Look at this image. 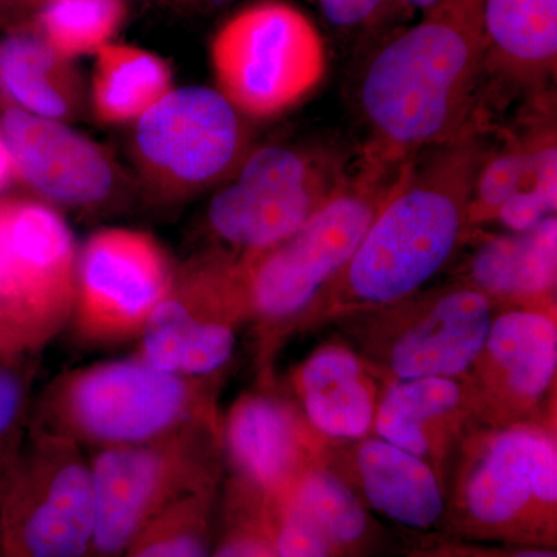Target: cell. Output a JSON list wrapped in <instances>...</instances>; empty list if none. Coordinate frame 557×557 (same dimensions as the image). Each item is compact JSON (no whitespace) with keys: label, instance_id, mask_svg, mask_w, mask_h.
Instances as JSON below:
<instances>
[{"label":"cell","instance_id":"obj_18","mask_svg":"<svg viewBox=\"0 0 557 557\" xmlns=\"http://www.w3.org/2000/svg\"><path fill=\"white\" fill-rule=\"evenodd\" d=\"M557 282V218L523 231L490 234L469 258L461 284L491 302L552 306Z\"/></svg>","mask_w":557,"mask_h":557},{"label":"cell","instance_id":"obj_35","mask_svg":"<svg viewBox=\"0 0 557 557\" xmlns=\"http://www.w3.org/2000/svg\"><path fill=\"white\" fill-rule=\"evenodd\" d=\"M14 180H16V171H14L13 157H11L5 139L0 135V193L9 188Z\"/></svg>","mask_w":557,"mask_h":557},{"label":"cell","instance_id":"obj_8","mask_svg":"<svg viewBox=\"0 0 557 557\" xmlns=\"http://www.w3.org/2000/svg\"><path fill=\"white\" fill-rule=\"evenodd\" d=\"M252 148L251 121L207 86L174 87L135 121L131 139L139 183L166 203L219 188Z\"/></svg>","mask_w":557,"mask_h":557},{"label":"cell","instance_id":"obj_21","mask_svg":"<svg viewBox=\"0 0 557 557\" xmlns=\"http://www.w3.org/2000/svg\"><path fill=\"white\" fill-rule=\"evenodd\" d=\"M552 309L522 306L494 314L480 355L504 391L520 403L539 401L555 381L557 325Z\"/></svg>","mask_w":557,"mask_h":557},{"label":"cell","instance_id":"obj_6","mask_svg":"<svg viewBox=\"0 0 557 557\" xmlns=\"http://www.w3.org/2000/svg\"><path fill=\"white\" fill-rule=\"evenodd\" d=\"M355 164L321 143L255 146L209 201V230L240 255L273 247L344 188Z\"/></svg>","mask_w":557,"mask_h":557},{"label":"cell","instance_id":"obj_1","mask_svg":"<svg viewBox=\"0 0 557 557\" xmlns=\"http://www.w3.org/2000/svg\"><path fill=\"white\" fill-rule=\"evenodd\" d=\"M483 0H440L381 44L358 83L366 139L358 156L408 163L485 120Z\"/></svg>","mask_w":557,"mask_h":557},{"label":"cell","instance_id":"obj_5","mask_svg":"<svg viewBox=\"0 0 557 557\" xmlns=\"http://www.w3.org/2000/svg\"><path fill=\"white\" fill-rule=\"evenodd\" d=\"M215 89L249 121L276 119L318 89L327 49L313 21L285 0L230 17L209 47Z\"/></svg>","mask_w":557,"mask_h":557},{"label":"cell","instance_id":"obj_27","mask_svg":"<svg viewBox=\"0 0 557 557\" xmlns=\"http://www.w3.org/2000/svg\"><path fill=\"white\" fill-rule=\"evenodd\" d=\"M218 485L180 498L135 536L120 557H211Z\"/></svg>","mask_w":557,"mask_h":557},{"label":"cell","instance_id":"obj_29","mask_svg":"<svg viewBox=\"0 0 557 557\" xmlns=\"http://www.w3.org/2000/svg\"><path fill=\"white\" fill-rule=\"evenodd\" d=\"M557 134L542 143L515 193L502 205L494 225L523 231L556 215Z\"/></svg>","mask_w":557,"mask_h":557},{"label":"cell","instance_id":"obj_13","mask_svg":"<svg viewBox=\"0 0 557 557\" xmlns=\"http://www.w3.org/2000/svg\"><path fill=\"white\" fill-rule=\"evenodd\" d=\"M0 135L16 180L54 209L102 214L129 199L134 183L112 152L61 121L0 102Z\"/></svg>","mask_w":557,"mask_h":557},{"label":"cell","instance_id":"obj_23","mask_svg":"<svg viewBox=\"0 0 557 557\" xmlns=\"http://www.w3.org/2000/svg\"><path fill=\"white\" fill-rule=\"evenodd\" d=\"M174 89L170 62L131 44L109 42L95 53L89 106L102 126L134 124Z\"/></svg>","mask_w":557,"mask_h":557},{"label":"cell","instance_id":"obj_26","mask_svg":"<svg viewBox=\"0 0 557 557\" xmlns=\"http://www.w3.org/2000/svg\"><path fill=\"white\" fill-rule=\"evenodd\" d=\"M126 13L124 0H40L28 24L51 49L73 61L112 42Z\"/></svg>","mask_w":557,"mask_h":557},{"label":"cell","instance_id":"obj_33","mask_svg":"<svg viewBox=\"0 0 557 557\" xmlns=\"http://www.w3.org/2000/svg\"><path fill=\"white\" fill-rule=\"evenodd\" d=\"M40 0H0V24L32 17Z\"/></svg>","mask_w":557,"mask_h":557},{"label":"cell","instance_id":"obj_20","mask_svg":"<svg viewBox=\"0 0 557 557\" xmlns=\"http://www.w3.org/2000/svg\"><path fill=\"white\" fill-rule=\"evenodd\" d=\"M357 472L364 500L398 525L431 530L446 512L442 483L428 460L379 437L357 450Z\"/></svg>","mask_w":557,"mask_h":557},{"label":"cell","instance_id":"obj_24","mask_svg":"<svg viewBox=\"0 0 557 557\" xmlns=\"http://www.w3.org/2000/svg\"><path fill=\"white\" fill-rule=\"evenodd\" d=\"M465 394L453 379L395 380L381 398L373 426L379 438L426 460L435 432L463 405Z\"/></svg>","mask_w":557,"mask_h":557},{"label":"cell","instance_id":"obj_14","mask_svg":"<svg viewBox=\"0 0 557 557\" xmlns=\"http://www.w3.org/2000/svg\"><path fill=\"white\" fill-rule=\"evenodd\" d=\"M362 314L387 346L383 357L395 380H456L478 364L494 304L478 289L453 284Z\"/></svg>","mask_w":557,"mask_h":557},{"label":"cell","instance_id":"obj_37","mask_svg":"<svg viewBox=\"0 0 557 557\" xmlns=\"http://www.w3.org/2000/svg\"><path fill=\"white\" fill-rule=\"evenodd\" d=\"M406 3L412 9L413 11L418 10L423 13V11H426L429 9H432V7L437 5L440 0H405Z\"/></svg>","mask_w":557,"mask_h":557},{"label":"cell","instance_id":"obj_4","mask_svg":"<svg viewBox=\"0 0 557 557\" xmlns=\"http://www.w3.org/2000/svg\"><path fill=\"white\" fill-rule=\"evenodd\" d=\"M408 164L392 166L358 156L344 188L309 222L273 247L240 255L248 321L256 322L262 336L300 322L346 269Z\"/></svg>","mask_w":557,"mask_h":557},{"label":"cell","instance_id":"obj_16","mask_svg":"<svg viewBox=\"0 0 557 557\" xmlns=\"http://www.w3.org/2000/svg\"><path fill=\"white\" fill-rule=\"evenodd\" d=\"M485 100L555 94L557 0H483Z\"/></svg>","mask_w":557,"mask_h":557},{"label":"cell","instance_id":"obj_2","mask_svg":"<svg viewBox=\"0 0 557 557\" xmlns=\"http://www.w3.org/2000/svg\"><path fill=\"white\" fill-rule=\"evenodd\" d=\"M494 121L410 160L346 269L300 319L383 309L421 288L469 239L468 208Z\"/></svg>","mask_w":557,"mask_h":557},{"label":"cell","instance_id":"obj_38","mask_svg":"<svg viewBox=\"0 0 557 557\" xmlns=\"http://www.w3.org/2000/svg\"><path fill=\"white\" fill-rule=\"evenodd\" d=\"M0 362H17L13 361V359L9 357V354H7L5 348H3L2 344H0Z\"/></svg>","mask_w":557,"mask_h":557},{"label":"cell","instance_id":"obj_15","mask_svg":"<svg viewBox=\"0 0 557 557\" xmlns=\"http://www.w3.org/2000/svg\"><path fill=\"white\" fill-rule=\"evenodd\" d=\"M556 504V442L534 428L493 435L460 487L465 520L487 534L515 533L533 516L552 522Z\"/></svg>","mask_w":557,"mask_h":557},{"label":"cell","instance_id":"obj_10","mask_svg":"<svg viewBox=\"0 0 557 557\" xmlns=\"http://www.w3.org/2000/svg\"><path fill=\"white\" fill-rule=\"evenodd\" d=\"M97 527L90 458L28 431L0 497V557H89Z\"/></svg>","mask_w":557,"mask_h":557},{"label":"cell","instance_id":"obj_3","mask_svg":"<svg viewBox=\"0 0 557 557\" xmlns=\"http://www.w3.org/2000/svg\"><path fill=\"white\" fill-rule=\"evenodd\" d=\"M199 423H218L211 381L153 368L135 355L51 381L32 401L28 431L101 450Z\"/></svg>","mask_w":557,"mask_h":557},{"label":"cell","instance_id":"obj_19","mask_svg":"<svg viewBox=\"0 0 557 557\" xmlns=\"http://www.w3.org/2000/svg\"><path fill=\"white\" fill-rule=\"evenodd\" d=\"M0 102L69 124L86 110V86L73 61L28 24L0 39Z\"/></svg>","mask_w":557,"mask_h":557},{"label":"cell","instance_id":"obj_28","mask_svg":"<svg viewBox=\"0 0 557 557\" xmlns=\"http://www.w3.org/2000/svg\"><path fill=\"white\" fill-rule=\"evenodd\" d=\"M222 520L211 557H278L271 541L265 497L256 491L234 480Z\"/></svg>","mask_w":557,"mask_h":557},{"label":"cell","instance_id":"obj_25","mask_svg":"<svg viewBox=\"0 0 557 557\" xmlns=\"http://www.w3.org/2000/svg\"><path fill=\"white\" fill-rule=\"evenodd\" d=\"M274 497L313 523L338 557H354L368 539L370 520L364 502L332 472L307 469Z\"/></svg>","mask_w":557,"mask_h":557},{"label":"cell","instance_id":"obj_30","mask_svg":"<svg viewBox=\"0 0 557 557\" xmlns=\"http://www.w3.org/2000/svg\"><path fill=\"white\" fill-rule=\"evenodd\" d=\"M25 362H0V497L28 435L32 398Z\"/></svg>","mask_w":557,"mask_h":557},{"label":"cell","instance_id":"obj_22","mask_svg":"<svg viewBox=\"0 0 557 557\" xmlns=\"http://www.w3.org/2000/svg\"><path fill=\"white\" fill-rule=\"evenodd\" d=\"M298 392L311 426L333 438H362L375 418V397L361 361L347 347L319 348L300 368Z\"/></svg>","mask_w":557,"mask_h":557},{"label":"cell","instance_id":"obj_9","mask_svg":"<svg viewBox=\"0 0 557 557\" xmlns=\"http://www.w3.org/2000/svg\"><path fill=\"white\" fill-rule=\"evenodd\" d=\"M218 423L97 450L91 458L97 527L89 557H120L150 520L180 498L219 485Z\"/></svg>","mask_w":557,"mask_h":557},{"label":"cell","instance_id":"obj_32","mask_svg":"<svg viewBox=\"0 0 557 557\" xmlns=\"http://www.w3.org/2000/svg\"><path fill=\"white\" fill-rule=\"evenodd\" d=\"M325 20L344 30H379L412 16L405 0H317Z\"/></svg>","mask_w":557,"mask_h":557},{"label":"cell","instance_id":"obj_36","mask_svg":"<svg viewBox=\"0 0 557 557\" xmlns=\"http://www.w3.org/2000/svg\"><path fill=\"white\" fill-rule=\"evenodd\" d=\"M496 557H557V553L549 547H525Z\"/></svg>","mask_w":557,"mask_h":557},{"label":"cell","instance_id":"obj_31","mask_svg":"<svg viewBox=\"0 0 557 557\" xmlns=\"http://www.w3.org/2000/svg\"><path fill=\"white\" fill-rule=\"evenodd\" d=\"M271 541L278 557H338L325 537L282 498H265Z\"/></svg>","mask_w":557,"mask_h":557},{"label":"cell","instance_id":"obj_12","mask_svg":"<svg viewBox=\"0 0 557 557\" xmlns=\"http://www.w3.org/2000/svg\"><path fill=\"white\" fill-rule=\"evenodd\" d=\"M175 265L152 234L102 228L78 248L72 324L94 346L139 338L170 289Z\"/></svg>","mask_w":557,"mask_h":557},{"label":"cell","instance_id":"obj_34","mask_svg":"<svg viewBox=\"0 0 557 557\" xmlns=\"http://www.w3.org/2000/svg\"><path fill=\"white\" fill-rule=\"evenodd\" d=\"M168 2L188 13L211 14L225 9L234 0H168Z\"/></svg>","mask_w":557,"mask_h":557},{"label":"cell","instance_id":"obj_7","mask_svg":"<svg viewBox=\"0 0 557 557\" xmlns=\"http://www.w3.org/2000/svg\"><path fill=\"white\" fill-rule=\"evenodd\" d=\"M78 248L58 209L0 199V344L13 361L30 359L70 324Z\"/></svg>","mask_w":557,"mask_h":557},{"label":"cell","instance_id":"obj_11","mask_svg":"<svg viewBox=\"0 0 557 557\" xmlns=\"http://www.w3.org/2000/svg\"><path fill=\"white\" fill-rule=\"evenodd\" d=\"M248 318L239 252L205 249L175 265L170 289L139 335L137 357L166 372L211 379L228 364Z\"/></svg>","mask_w":557,"mask_h":557},{"label":"cell","instance_id":"obj_17","mask_svg":"<svg viewBox=\"0 0 557 557\" xmlns=\"http://www.w3.org/2000/svg\"><path fill=\"white\" fill-rule=\"evenodd\" d=\"M220 442L236 482L265 498L287 490L302 469V437L292 410L269 394H247L234 403Z\"/></svg>","mask_w":557,"mask_h":557}]
</instances>
